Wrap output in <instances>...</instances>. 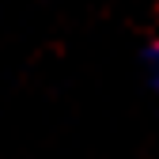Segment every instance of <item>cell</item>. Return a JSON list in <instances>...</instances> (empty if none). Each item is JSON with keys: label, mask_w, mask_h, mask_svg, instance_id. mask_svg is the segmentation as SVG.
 <instances>
[{"label": "cell", "mask_w": 159, "mask_h": 159, "mask_svg": "<svg viewBox=\"0 0 159 159\" xmlns=\"http://www.w3.org/2000/svg\"><path fill=\"white\" fill-rule=\"evenodd\" d=\"M148 68H152V84H155V91H159V42L148 49Z\"/></svg>", "instance_id": "obj_1"}]
</instances>
